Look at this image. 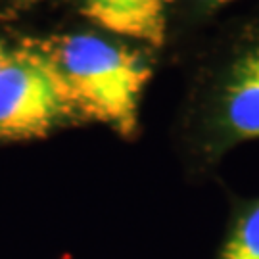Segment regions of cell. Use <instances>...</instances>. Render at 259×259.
Listing matches in <instances>:
<instances>
[{"mask_svg": "<svg viewBox=\"0 0 259 259\" xmlns=\"http://www.w3.org/2000/svg\"><path fill=\"white\" fill-rule=\"evenodd\" d=\"M177 135L190 179L209 177L231 150L259 140V21L200 67Z\"/></svg>", "mask_w": 259, "mask_h": 259, "instance_id": "cell-1", "label": "cell"}, {"mask_svg": "<svg viewBox=\"0 0 259 259\" xmlns=\"http://www.w3.org/2000/svg\"><path fill=\"white\" fill-rule=\"evenodd\" d=\"M37 47L75 123H100L121 139H137L140 102L154 73L139 50L96 33H67Z\"/></svg>", "mask_w": 259, "mask_h": 259, "instance_id": "cell-2", "label": "cell"}, {"mask_svg": "<svg viewBox=\"0 0 259 259\" xmlns=\"http://www.w3.org/2000/svg\"><path fill=\"white\" fill-rule=\"evenodd\" d=\"M75 123L37 42L10 48L0 69V144L45 139Z\"/></svg>", "mask_w": 259, "mask_h": 259, "instance_id": "cell-3", "label": "cell"}, {"mask_svg": "<svg viewBox=\"0 0 259 259\" xmlns=\"http://www.w3.org/2000/svg\"><path fill=\"white\" fill-rule=\"evenodd\" d=\"M81 12L113 37L152 48L165 45L169 0H83Z\"/></svg>", "mask_w": 259, "mask_h": 259, "instance_id": "cell-4", "label": "cell"}, {"mask_svg": "<svg viewBox=\"0 0 259 259\" xmlns=\"http://www.w3.org/2000/svg\"><path fill=\"white\" fill-rule=\"evenodd\" d=\"M215 259H259V196L231 194Z\"/></svg>", "mask_w": 259, "mask_h": 259, "instance_id": "cell-5", "label": "cell"}, {"mask_svg": "<svg viewBox=\"0 0 259 259\" xmlns=\"http://www.w3.org/2000/svg\"><path fill=\"white\" fill-rule=\"evenodd\" d=\"M198 4H202L205 8H219V6H225L229 2H234V0H194Z\"/></svg>", "mask_w": 259, "mask_h": 259, "instance_id": "cell-6", "label": "cell"}, {"mask_svg": "<svg viewBox=\"0 0 259 259\" xmlns=\"http://www.w3.org/2000/svg\"><path fill=\"white\" fill-rule=\"evenodd\" d=\"M8 54H10V48L2 42V38H0V69H2V65L6 64V60H8Z\"/></svg>", "mask_w": 259, "mask_h": 259, "instance_id": "cell-7", "label": "cell"}, {"mask_svg": "<svg viewBox=\"0 0 259 259\" xmlns=\"http://www.w3.org/2000/svg\"><path fill=\"white\" fill-rule=\"evenodd\" d=\"M29 2H40V0H29Z\"/></svg>", "mask_w": 259, "mask_h": 259, "instance_id": "cell-8", "label": "cell"}]
</instances>
